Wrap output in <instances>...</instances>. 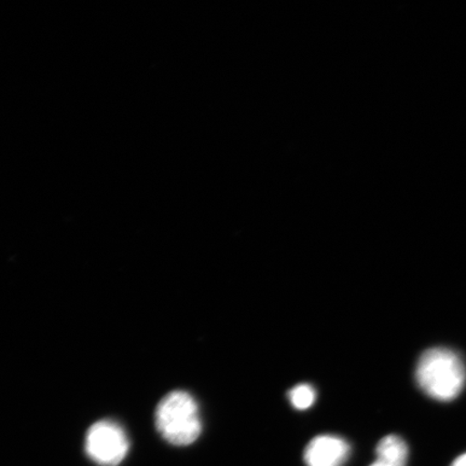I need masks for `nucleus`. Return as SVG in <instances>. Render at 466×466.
I'll use <instances>...</instances> for the list:
<instances>
[{
  "label": "nucleus",
  "instance_id": "obj_1",
  "mask_svg": "<svg viewBox=\"0 0 466 466\" xmlns=\"http://www.w3.org/2000/svg\"><path fill=\"white\" fill-rule=\"evenodd\" d=\"M416 380L430 398L441 401L452 400L458 398L465 386L464 362L451 349H430L418 360Z\"/></svg>",
  "mask_w": 466,
  "mask_h": 466
},
{
  "label": "nucleus",
  "instance_id": "obj_2",
  "mask_svg": "<svg viewBox=\"0 0 466 466\" xmlns=\"http://www.w3.org/2000/svg\"><path fill=\"white\" fill-rule=\"evenodd\" d=\"M156 427L163 439L174 446H188L202 431L199 406L184 391L168 393L156 410Z\"/></svg>",
  "mask_w": 466,
  "mask_h": 466
},
{
  "label": "nucleus",
  "instance_id": "obj_3",
  "mask_svg": "<svg viewBox=\"0 0 466 466\" xmlns=\"http://www.w3.org/2000/svg\"><path fill=\"white\" fill-rule=\"evenodd\" d=\"M129 447L124 429L113 421L96 422L87 431L86 451L98 465H119L127 457Z\"/></svg>",
  "mask_w": 466,
  "mask_h": 466
},
{
  "label": "nucleus",
  "instance_id": "obj_4",
  "mask_svg": "<svg viewBox=\"0 0 466 466\" xmlns=\"http://www.w3.org/2000/svg\"><path fill=\"white\" fill-rule=\"evenodd\" d=\"M351 452L348 442L335 435H319L309 442L304 453L307 466H343Z\"/></svg>",
  "mask_w": 466,
  "mask_h": 466
},
{
  "label": "nucleus",
  "instance_id": "obj_5",
  "mask_svg": "<svg viewBox=\"0 0 466 466\" xmlns=\"http://www.w3.org/2000/svg\"><path fill=\"white\" fill-rule=\"evenodd\" d=\"M377 459L390 463L406 466L408 447L398 435H388L379 441L376 448Z\"/></svg>",
  "mask_w": 466,
  "mask_h": 466
},
{
  "label": "nucleus",
  "instance_id": "obj_6",
  "mask_svg": "<svg viewBox=\"0 0 466 466\" xmlns=\"http://www.w3.org/2000/svg\"><path fill=\"white\" fill-rule=\"evenodd\" d=\"M289 399L296 410H306L316 401L317 392L310 384L302 383L290 390Z\"/></svg>",
  "mask_w": 466,
  "mask_h": 466
},
{
  "label": "nucleus",
  "instance_id": "obj_7",
  "mask_svg": "<svg viewBox=\"0 0 466 466\" xmlns=\"http://www.w3.org/2000/svg\"><path fill=\"white\" fill-rule=\"evenodd\" d=\"M451 466H466V453L462 454V456H460L456 460H454Z\"/></svg>",
  "mask_w": 466,
  "mask_h": 466
},
{
  "label": "nucleus",
  "instance_id": "obj_8",
  "mask_svg": "<svg viewBox=\"0 0 466 466\" xmlns=\"http://www.w3.org/2000/svg\"><path fill=\"white\" fill-rule=\"evenodd\" d=\"M370 466H400V465L390 463L387 461H383V460L377 459L376 461Z\"/></svg>",
  "mask_w": 466,
  "mask_h": 466
}]
</instances>
